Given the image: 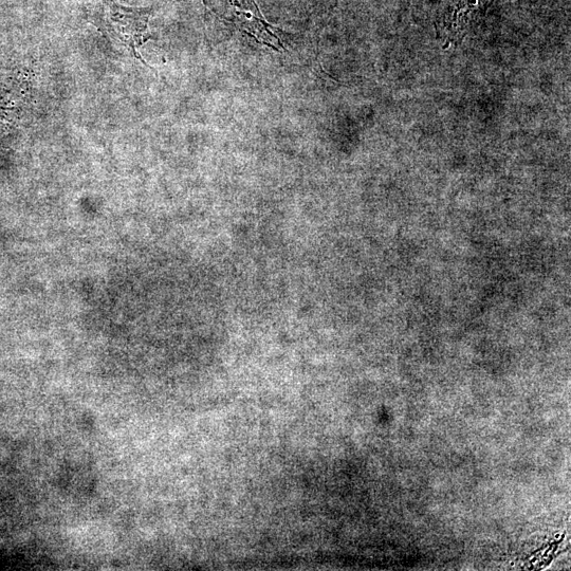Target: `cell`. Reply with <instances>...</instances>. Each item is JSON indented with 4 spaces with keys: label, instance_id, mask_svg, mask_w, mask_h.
I'll return each mask as SVG.
<instances>
[{
    "label": "cell",
    "instance_id": "obj_1",
    "mask_svg": "<svg viewBox=\"0 0 571 571\" xmlns=\"http://www.w3.org/2000/svg\"><path fill=\"white\" fill-rule=\"evenodd\" d=\"M151 15L149 8L126 7L116 0H99L94 21L110 38L130 49L135 58L149 66L140 57L138 49L153 39L150 32Z\"/></svg>",
    "mask_w": 571,
    "mask_h": 571
}]
</instances>
